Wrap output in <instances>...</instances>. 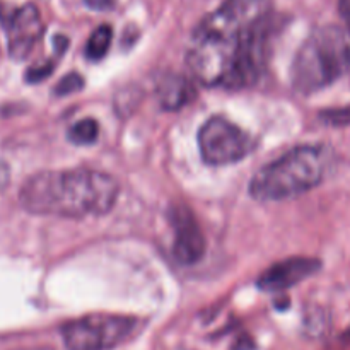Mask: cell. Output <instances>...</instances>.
<instances>
[{"mask_svg":"<svg viewBox=\"0 0 350 350\" xmlns=\"http://www.w3.org/2000/svg\"><path fill=\"white\" fill-rule=\"evenodd\" d=\"M272 24V0H224L190 38L187 64L193 79L208 88L255 84L265 70Z\"/></svg>","mask_w":350,"mask_h":350,"instance_id":"cell-1","label":"cell"},{"mask_svg":"<svg viewBox=\"0 0 350 350\" xmlns=\"http://www.w3.org/2000/svg\"><path fill=\"white\" fill-rule=\"evenodd\" d=\"M118 181L89 167L43 171L24 181L19 202L24 211L36 215L82 219L105 215L118 200Z\"/></svg>","mask_w":350,"mask_h":350,"instance_id":"cell-2","label":"cell"},{"mask_svg":"<svg viewBox=\"0 0 350 350\" xmlns=\"http://www.w3.org/2000/svg\"><path fill=\"white\" fill-rule=\"evenodd\" d=\"M330 156L325 146H301L255 173L250 195L258 202H282L299 197L323 181Z\"/></svg>","mask_w":350,"mask_h":350,"instance_id":"cell-3","label":"cell"},{"mask_svg":"<svg viewBox=\"0 0 350 350\" xmlns=\"http://www.w3.org/2000/svg\"><path fill=\"white\" fill-rule=\"evenodd\" d=\"M350 68V41L337 26H323L306 38L294 57L291 81L297 94L310 96L344 77Z\"/></svg>","mask_w":350,"mask_h":350,"instance_id":"cell-4","label":"cell"},{"mask_svg":"<svg viewBox=\"0 0 350 350\" xmlns=\"http://www.w3.org/2000/svg\"><path fill=\"white\" fill-rule=\"evenodd\" d=\"M139 320L123 314L96 313L62 327L67 350H113L135 334Z\"/></svg>","mask_w":350,"mask_h":350,"instance_id":"cell-5","label":"cell"},{"mask_svg":"<svg viewBox=\"0 0 350 350\" xmlns=\"http://www.w3.org/2000/svg\"><path fill=\"white\" fill-rule=\"evenodd\" d=\"M198 149L204 163L226 166L245 159L255 150V139L241 126L222 116H212L198 132Z\"/></svg>","mask_w":350,"mask_h":350,"instance_id":"cell-6","label":"cell"},{"mask_svg":"<svg viewBox=\"0 0 350 350\" xmlns=\"http://www.w3.org/2000/svg\"><path fill=\"white\" fill-rule=\"evenodd\" d=\"M170 222L174 231L173 255L180 265H195L205 253V236L193 212L185 205H174L170 211Z\"/></svg>","mask_w":350,"mask_h":350,"instance_id":"cell-7","label":"cell"},{"mask_svg":"<svg viewBox=\"0 0 350 350\" xmlns=\"http://www.w3.org/2000/svg\"><path fill=\"white\" fill-rule=\"evenodd\" d=\"M43 21L33 3L19 7L5 24L7 50L14 60H24L43 36Z\"/></svg>","mask_w":350,"mask_h":350,"instance_id":"cell-8","label":"cell"},{"mask_svg":"<svg viewBox=\"0 0 350 350\" xmlns=\"http://www.w3.org/2000/svg\"><path fill=\"white\" fill-rule=\"evenodd\" d=\"M321 262L310 256H293L269 267L256 280V286L265 293H280L303 282L320 270Z\"/></svg>","mask_w":350,"mask_h":350,"instance_id":"cell-9","label":"cell"},{"mask_svg":"<svg viewBox=\"0 0 350 350\" xmlns=\"http://www.w3.org/2000/svg\"><path fill=\"white\" fill-rule=\"evenodd\" d=\"M159 105L164 109L176 111V109L185 108L197 98V89H195L193 81L181 74H166L157 81L156 88Z\"/></svg>","mask_w":350,"mask_h":350,"instance_id":"cell-10","label":"cell"},{"mask_svg":"<svg viewBox=\"0 0 350 350\" xmlns=\"http://www.w3.org/2000/svg\"><path fill=\"white\" fill-rule=\"evenodd\" d=\"M113 38V29L108 24H101L99 27H96L92 31L91 38L88 40L85 44V57L89 60H101L109 50V44H111Z\"/></svg>","mask_w":350,"mask_h":350,"instance_id":"cell-11","label":"cell"},{"mask_svg":"<svg viewBox=\"0 0 350 350\" xmlns=\"http://www.w3.org/2000/svg\"><path fill=\"white\" fill-rule=\"evenodd\" d=\"M67 135L68 140L75 144V146H91V144L98 140L99 125L96 120L84 118L75 123V125H72Z\"/></svg>","mask_w":350,"mask_h":350,"instance_id":"cell-12","label":"cell"},{"mask_svg":"<svg viewBox=\"0 0 350 350\" xmlns=\"http://www.w3.org/2000/svg\"><path fill=\"white\" fill-rule=\"evenodd\" d=\"M82 88H84V77L79 74H75V72H72V74L64 75V77L58 81V84L55 85L53 91L57 96H68V94H74V92L81 91Z\"/></svg>","mask_w":350,"mask_h":350,"instance_id":"cell-13","label":"cell"},{"mask_svg":"<svg viewBox=\"0 0 350 350\" xmlns=\"http://www.w3.org/2000/svg\"><path fill=\"white\" fill-rule=\"evenodd\" d=\"M321 118H323V122L328 123V125H335V126L350 125V105L345 106V108L330 109V111L321 113Z\"/></svg>","mask_w":350,"mask_h":350,"instance_id":"cell-14","label":"cell"},{"mask_svg":"<svg viewBox=\"0 0 350 350\" xmlns=\"http://www.w3.org/2000/svg\"><path fill=\"white\" fill-rule=\"evenodd\" d=\"M55 64L51 60L43 62V64H38L34 67H31L29 70L26 72V81L27 82H41L48 77V75L53 72Z\"/></svg>","mask_w":350,"mask_h":350,"instance_id":"cell-15","label":"cell"},{"mask_svg":"<svg viewBox=\"0 0 350 350\" xmlns=\"http://www.w3.org/2000/svg\"><path fill=\"white\" fill-rule=\"evenodd\" d=\"M85 5L92 10H99V12H105V10H111L115 7V0H84Z\"/></svg>","mask_w":350,"mask_h":350,"instance_id":"cell-16","label":"cell"},{"mask_svg":"<svg viewBox=\"0 0 350 350\" xmlns=\"http://www.w3.org/2000/svg\"><path fill=\"white\" fill-rule=\"evenodd\" d=\"M338 12L350 33V0H338Z\"/></svg>","mask_w":350,"mask_h":350,"instance_id":"cell-17","label":"cell"},{"mask_svg":"<svg viewBox=\"0 0 350 350\" xmlns=\"http://www.w3.org/2000/svg\"><path fill=\"white\" fill-rule=\"evenodd\" d=\"M9 181H10V167L7 166L5 163H2V161H0V193L5 190V187L9 185Z\"/></svg>","mask_w":350,"mask_h":350,"instance_id":"cell-18","label":"cell"},{"mask_svg":"<svg viewBox=\"0 0 350 350\" xmlns=\"http://www.w3.org/2000/svg\"><path fill=\"white\" fill-rule=\"evenodd\" d=\"M19 350H51L48 347H33V349H19Z\"/></svg>","mask_w":350,"mask_h":350,"instance_id":"cell-19","label":"cell"}]
</instances>
